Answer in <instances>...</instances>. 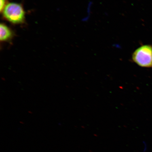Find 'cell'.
Segmentation results:
<instances>
[{
  "instance_id": "6da1fadb",
  "label": "cell",
  "mask_w": 152,
  "mask_h": 152,
  "mask_svg": "<svg viewBox=\"0 0 152 152\" xmlns=\"http://www.w3.org/2000/svg\"><path fill=\"white\" fill-rule=\"evenodd\" d=\"M133 61L140 67L152 68V46L144 45L138 48L133 53Z\"/></svg>"
},
{
  "instance_id": "7a4b0ae2",
  "label": "cell",
  "mask_w": 152,
  "mask_h": 152,
  "mask_svg": "<svg viewBox=\"0 0 152 152\" xmlns=\"http://www.w3.org/2000/svg\"><path fill=\"white\" fill-rule=\"evenodd\" d=\"M2 12L3 17L11 23L18 24L24 22L25 13L23 7L19 4L14 3L7 4Z\"/></svg>"
},
{
  "instance_id": "3957f363",
  "label": "cell",
  "mask_w": 152,
  "mask_h": 152,
  "mask_svg": "<svg viewBox=\"0 0 152 152\" xmlns=\"http://www.w3.org/2000/svg\"><path fill=\"white\" fill-rule=\"evenodd\" d=\"M0 39L1 41H6L10 39L13 37V34L11 30L5 24L0 25Z\"/></svg>"
},
{
  "instance_id": "277c9868",
  "label": "cell",
  "mask_w": 152,
  "mask_h": 152,
  "mask_svg": "<svg viewBox=\"0 0 152 152\" xmlns=\"http://www.w3.org/2000/svg\"><path fill=\"white\" fill-rule=\"evenodd\" d=\"M7 0H0V11L2 12L6 4Z\"/></svg>"
}]
</instances>
